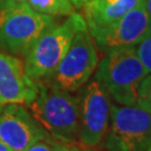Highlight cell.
<instances>
[{
  "label": "cell",
  "mask_w": 151,
  "mask_h": 151,
  "mask_svg": "<svg viewBox=\"0 0 151 151\" xmlns=\"http://www.w3.org/2000/svg\"><path fill=\"white\" fill-rule=\"evenodd\" d=\"M70 1L73 2V5L75 6L76 8H82L88 0H70Z\"/></svg>",
  "instance_id": "cell-17"
},
{
  "label": "cell",
  "mask_w": 151,
  "mask_h": 151,
  "mask_svg": "<svg viewBox=\"0 0 151 151\" xmlns=\"http://www.w3.org/2000/svg\"><path fill=\"white\" fill-rule=\"evenodd\" d=\"M25 105L6 104L0 112V140L16 151H25L39 140L47 139Z\"/></svg>",
  "instance_id": "cell-9"
},
{
  "label": "cell",
  "mask_w": 151,
  "mask_h": 151,
  "mask_svg": "<svg viewBox=\"0 0 151 151\" xmlns=\"http://www.w3.org/2000/svg\"><path fill=\"white\" fill-rule=\"evenodd\" d=\"M151 146V113L138 105L111 103L106 151H146Z\"/></svg>",
  "instance_id": "cell-5"
},
{
  "label": "cell",
  "mask_w": 151,
  "mask_h": 151,
  "mask_svg": "<svg viewBox=\"0 0 151 151\" xmlns=\"http://www.w3.org/2000/svg\"><path fill=\"white\" fill-rule=\"evenodd\" d=\"M140 2L142 0H88L82 8L90 34L112 25Z\"/></svg>",
  "instance_id": "cell-11"
},
{
  "label": "cell",
  "mask_w": 151,
  "mask_h": 151,
  "mask_svg": "<svg viewBox=\"0 0 151 151\" xmlns=\"http://www.w3.org/2000/svg\"><path fill=\"white\" fill-rule=\"evenodd\" d=\"M0 151H16V150H14L12 148H10L9 146H7L6 143H4L2 141L0 140Z\"/></svg>",
  "instance_id": "cell-19"
},
{
  "label": "cell",
  "mask_w": 151,
  "mask_h": 151,
  "mask_svg": "<svg viewBox=\"0 0 151 151\" xmlns=\"http://www.w3.org/2000/svg\"><path fill=\"white\" fill-rule=\"evenodd\" d=\"M151 35V20L143 1L108 27L92 34L96 46L105 53L111 49L137 46Z\"/></svg>",
  "instance_id": "cell-8"
},
{
  "label": "cell",
  "mask_w": 151,
  "mask_h": 151,
  "mask_svg": "<svg viewBox=\"0 0 151 151\" xmlns=\"http://www.w3.org/2000/svg\"><path fill=\"white\" fill-rule=\"evenodd\" d=\"M2 1H4V0H0V4H1V2H2Z\"/></svg>",
  "instance_id": "cell-24"
},
{
  "label": "cell",
  "mask_w": 151,
  "mask_h": 151,
  "mask_svg": "<svg viewBox=\"0 0 151 151\" xmlns=\"http://www.w3.org/2000/svg\"><path fill=\"white\" fill-rule=\"evenodd\" d=\"M85 151H97V150H93V149H86Z\"/></svg>",
  "instance_id": "cell-21"
},
{
  "label": "cell",
  "mask_w": 151,
  "mask_h": 151,
  "mask_svg": "<svg viewBox=\"0 0 151 151\" xmlns=\"http://www.w3.org/2000/svg\"><path fill=\"white\" fill-rule=\"evenodd\" d=\"M99 62L94 38L87 28L80 30L74 36L50 81L63 90L75 92L87 83L96 70Z\"/></svg>",
  "instance_id": "cell-6"
},
{
  "label": "cell",
  "mask_w": 151,
  "mask_h": 151,
  "mask_svg": "<svg viewBox=\"0 0 151 151\" xmlns=\"http://www.w3.org/2000/svg\"><path fill=\"white\" fill-rule=\"evenodd\" d=\"M143 1V5L146 7V10L148 12V15L150 17V20H151V0H142Z\"/></svg>",
  "instance_id": "cell-18"
},
{
  "label": "cell",
  "mask_w": 151,
  "mask_h": 151,
  "mask_svg": "<svg viewBox=\"0 0 151 151\" xmlns=\"http://www.w3.org/2000/svg\"><path fill=\"white\" fill-rule=\"evenodd\" d=\"M34 10L48 16H70L74 12L75 6L70 0H27Z\"/></svg>",
  "instance_id": "cell-12"
},
{
  "label": "cell",
  "mask_w": 151,
  "mask_h": 151,
  "mask_svg": "<svg viewBox=\"0 0 151 151\" xmlns=\"http://www.w3.org/2000/svg\"><path fill=\"white\" fill-rule=\"evenodd\" d=\"M54 151H81L76 147L70 146L68 143H63V142H54Z\"/></svg>",
  "instance_id": "cell-16"
},
{
  "label": "cell",
  "mask_w": 151,
  "mask_h": 151,
  "mask_svg": "<svg viewBox=\"0 0 151 151\" xmlns=\"http://www.w3.org/2000/svg\"><path fill=\"white\" fill-rule=\"evenodd\" d=\"M38 94V83L25 70L18 57L0 53V104L28 106Z\"/></svg>",
  "instance_id": "cell-10"
},
{
  "label": "cell",
  "mask_w": 151,
  "mask_h": 151,
  "mask_svg": "<svg viewBox=\"0 0 151 151\" xmlns=\"http://www.w3.org/2000/svg\"><path fill=\"white\" fill-rule=\"evenodd\" d=\"M2 106H4V105H2V104H0V112H1V110H2Z\"/></svg>",
  "instance_id": "cell-22"
},
{
  "label": "cell",
  "mask_w": 151,
  "mask_h": 151,
  "mask_svg": "<svg viewBox=\"0 0 151 151\" xmlns=\"http://www.w3.org/2000/svg\"><path fill=\"white\" fill-rule=\"evenodd\" d=\"M149 72L140 60L137 46L106 52L99 62L95 80L118 104L137 105L139 88Z\"/></svg>",
  "instance_id": "cell-2"
},
{
  "label": "cell",
  "mask_w": 151,
  "mask_h": 151,
  "mask_svg": "<svg viewBox=\"0 0 151 151\" xmlns=\"http://www.w3.org/2000/svg\"><path fill=\"white\" fill-rule=\"evenodd\" d=\"M55 25L53 16L34 10L27 2L0 4V47L25 55L45 30Z\"/></svg>",
  "instance_id": "cell-4"
},
{
  "label": "cell",
  "mask_w": 151,
  "mask_h": 151,
  "mask_svg": "<svg viewBox=\"0 0 151 151\" xmlns=\"http://www.w3.org/2000/svg\"><path fill=\"white\" fill-rule=\"evenodd\" d=\"M25 151H54V143H49L47 139H44L32 145Z\"/></svg>",
  "instance_id": "cell-15"
},
{
  "label": "cell",
  "mask_w": 151,
  "mask_h": 151,
  "mask_svg": "<svg viewBox=\"0 0 151 151\" xmlns=\"http://www.w3.org/2000/svg\"><path fill=\"white\" fill-rule=\"evenodd\" d=\"M110 95L99 81H92L80 97L78 140L88 148L100 146L105 139L110 123Z\"/></svg>",
  "instance_id": "cell-7"
},
{
  "label": "cell",
  "mask_w": 151,
  "mask_h": 151,
  "mask_svg": "<svg viewBox=\"0 0 151 151\" xmlns=\"http://www.w3.org/2000/svg\"><path fill=\"white\" fill-rule=\"evenodd\" d=\"M86 28L84 16L74 11L62 24L45 30L25 55L24 64L28 75L36 82L52 80L74 36Z\"/></svg>",
  "instance_id": "cell-3"
},
{
  "label": "cell",
  "mask_w": 151,
  "mask_h": 151,
  "mask_svg": "<svg viewBox=\"0 0 151 151\" xmlns=\"http://www.w3.org/2000/svg\"><path fill=\"white\" fill-rule=\"evenodd\" d=\"M147 151H151V146L149 147V148H148V149H147Z\"/></svg>",
  "instance_id": "cell-23"
},
{
  "label": "cell",
  "mask_w": 151,
  "mask_h": 151,
  "mask_svg": "<svg viewBox=\"0 0 151 151\" xmlns=\"http://www.w3.org/2000/svg\"><path fill=\"white\" fill-rule=\"evenodd\" d=\"M38 94L27 108L46 133L63 143L72 145L80 133V97L55 85L39 81Z\"/></svg>",
  "instance_id": "cell-1"
},
{
  "label": "cell",
  "mask_w": 151,
  "mask_h": 151,
  "mask_svg": "<svg viewBox=\"0 0 151 151\" xmlns=\"http://www.w3.org/2000/svg\"><path fill=\"white\" fill-rule=\"evenodd\" d=\"M137 52L145 67L151 74V35L137 45Z\"/></svg>",
  "instance_id": "cell-14"
},
{
  "label": "cell",
  "mask_w": 151,
  "mask_h": 151,
  "mask_svg": "<svg viewBox=\"0 0 151 151\" xmlns=\"http://www.w3.org/2000/svg\"><path fill=\"white\" fill-rule=\"evenodd\" d=\"M137 105L145 109L151 113V74L149 73L146 78L142 81L139 88V96Z\"/></svg>",
  "instance_id": "cell-13"
},
{
  "label": "cell",
  "mask_w": 151,
  "mask_h": 151,
  "mask_svg": "<svg viewBox=\"0 0 151 151\" xmlns=\"http://www.w3.org/2000/svg\"><path fill=\"white\" fill-rule=\"evenodd\" d=\"M10 1H14V2H26L27 0H10Z\"/></svg>",
  "instance_id": "cell-20"
}]
</instances>
